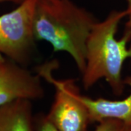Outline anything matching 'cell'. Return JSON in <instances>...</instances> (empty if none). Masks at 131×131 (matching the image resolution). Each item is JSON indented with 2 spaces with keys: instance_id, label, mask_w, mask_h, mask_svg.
<instances>
[{
  "instance_id": "6da1fadb",
  "label": "cell",
  "mask_w": 131,
  "mask_h": 131,
  "mask_svg": "<svg viewBox=\"0 0 131 131\" xmlns=\"http://www.w3.org/2000/svg\"><path fill=\"white\" fill-rule=\"evenodd\" d=\"M98 20L71 0H37L34 33L38 41L51 45L54 52H65L82 74L85 68L86 45Z\"/></svg>"
},
{
  "instance_id": "277c9868",
  "label": "cell",
  "mask_w": 131,
  "mask_h": 131,
  "mask_svg": "<svg viewBox=\"0 0 131 131\" xmlns=\"http://www.w3.org/2000/svg\"><path fill=\"white\" fill-rule=\"evenodd\" d=\"M37 0H24L0 15V53L20 65L27 64L36 48L34 16Z\"/></svg>"
},
{
  "instance_id": "8fae6325",
  "label": "cell",
  "mask_w": 131,
  "mask_h": 131,
  "mask_svg": "<svg viewBox=\"0 0 131 131\" xmlns=\"http://www.w3.org/2000/svg\"><path fill=\"white\" fill-rule=\"evenodd\" d=\"M24 0H0V3H2V2H15V3L20 4Z\"/></svg>"
},
{
  "instance_id": "9c48e42d",
  "label": "cell",
  "mask_w": 131,
  "mask_h": 131,
  "mask_svg": "<svg viewBox=\"0 0 131 131\" xmlns=\"http://www.w3.org/2000/svg\"><path fill=\"white\" fill-rule=\"evenodd\" d=\"M36 131H59L47 117V114H39L34 117Z\"/></svg>"
},
{
  "instance_id": "5b68a950",
  "label": "cell",
  "mask_w": 131,
  "mask_h": 131,
  "mask_svg": "<svg viewBox=\"0 0 131 131\" xmlns=\"http://www.w3.org/2000/svg\"><path fill=\"white\" fill-rule=\"evenodd\" d=\"M45 95L39 75L11 60L0 66V106L20 99L38 100Z\"/></svg>"
},
{
  "instance_id": "7a4b0ae2",
  "label": "cell",
  "mask_w": 131,
  "mask_h": 131,
  "mask_svg": "<svg viewBox=\"0 0 131 131\" xmlns=\"http://www.w3.org/2000/svg\"><path fill=\"white\" fill-rule=\"evenodd\" d=\"M126 10L112 11L103 20L97 21L90 34L86 45L85 68L82 74V84L88 90L104 80L112 93L121 96L125 88L122 76L124 63L131 59V31L125 30L120 39L116 38L118 27Z\"/></svg>"
},
{
  "instance_id": "3957f363",
  "label": "cell",
  "mask_w": 131,
  "mask_h": 131,
  "mask_svg": "<svg viewBox=\"0 0 131 131\" xmlns=\"http://www.w3.org/2000/svg\"><path fill=\"white\" fill-rule=\"evenodd\" d=\"M54 62L38 67L37 74L54 85L56 93L47 117L59 131H88L89 112L80 99V88L74 79L58 80L52 70Z\"/></svg>"
},
{
  "instance_id": "52a82bcc",
  "label": "cell",
  "mask_w": 131,
  "mask_h": 131,
  "mask_svg": "<svg viewBox=\"0 0 131 131\" xmlns=\"http://www.w3.org/2000/svg\"><path fill=\"white\" fill-rule=\"evenodd\" d=\"M0 131H36L31 101L20 99L0 106Z\"/></svg>"
},
{
  "instance_id": "7c38bea8",
  "label": "cell",
  "mask_w": 131,
  "mask_h": 131,
  "mask_svg": "<svg viewBox=\"0 0 131 131\" xmlns=\"http://www.w3.org/2000/svg\"><path fill=\"white\" fill-rule=\"evenodd\" d=\"M5 60H6V59L5 58L4 56H3V55H2V54L0 53V66L2 65V64L5 62Z\"/></svg>"
},
{
  "instance_id": "30bf717a",
  "label": "cell",
  "mask_w": 131,
  "mask_h": 131,
  "mask_svg": "<svg viewBox=\"0 0 131 131\" xmlns=\"http://www.w3.org/2000/svg\"><path fill=\"white\" fill-rule=\"evenodd\" d=\"M127 20L125 23V30L131 31V0H127Z\"/></svg>"
},
{
  "instance_id": "8992f818",
  "label": "cell",
  "mask_w": 131,
  "mask_h": 131,
  "mask_svg": "<svg viewBox=\"0 0 131 131\" xmlns=\"http://www.w3.org/2000/svg\"><path fill=\"white\" fill-rule=\"evenodd\" d=\"M125 82L130 88V92L122 100L91 98L81 94L80 99L89 112L91 124L108 119L131 124V74L125 79Z\"/></svg>"
},
{
  "instance_id": "ba28073f",
  "label": "cell",
  "mask_w": 131,
  "mask_h": 131,
  "mask_svg": "<svg viewBox=\"0 0 131 131\" xmlns=\"http://www.w3.org/2000/svg\"><path fill=\"white\" fill-rule=\"evenodd\" d=\"M93 131H131V124L108 119L98 122Z\"/></svg>"
}]
</instances>
